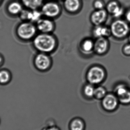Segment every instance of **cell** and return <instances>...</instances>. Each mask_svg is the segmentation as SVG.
I'll list each match as a JSON object with an SVG mask.
<instances>
[{"label": "cell", "mask_w": 130, "mask_h": 130, "mask_svg": "<svg viewBox=\"0 0 130 130\" xmlns=\"http://www.w3.org/2000/svg\"><path fill=\"white\" fill-rule=\"evenodd\" d=\"M57 44L56 38L51 33H40L34 38V46L39 53H52L56 49Z\"/></svg>", "instance_id": "obj_1"}, {"label": "cell", "mask_w": 130, "mask_h": 130, "mask_svg": "<svg viewBox=\"0 0 130 130\" xmlns=\"http://www.w3.org/2000/svg\"><path fill=\"white\" fill-rule=\"evenodd\" d=\"M40 9L43 17L52 20L60 17L62 13L61 5L55 1H47L43 3Z\"/></svg>", "instance_id": "obj_2"}, {"label": "cell", "mask_w": 130, "mask_h": 130, "mask_svg": "<svg viewBox=\"0 0 130 130\" xmlns=\"http://www.w3.org/2000/svg\"><path fill=\"white\" fill-rule=\"evenodd\" d=\"M105 70L101 67L94 66L89 68L86 74L88 83L95 85L102 83L105 79Z\"/></svg>", "instance_id": "obj_3"}, {"label": "cell", "mask_w": 130, "mask_h": 130, "mask_svg": "<svg viewBox=\"0 0 130 130\" xmlns=\"http://www.w3.org/2000/svg\"><path fill=\"white\" fill-rule=\"evenodd\" d=\"M37 31L36 25L29 21H25L20 24L17 29L18 34L20 38L25 40L34 38Z\"/></svg>", "instance_id": "obj_4"}, {"label": "cell", "mask_w": 130, "mask_h": 130, "mask_svg": "<svg viewBox=\"0 0 130 130\" xmlns=\"http://www.w3.org/2000/svg\"><path fill=\"white\" fill-rule=\"evenodd\" d=\"M110 29L111 34L115 37L119 39L125 37L129 31L128 24L122 20H117L113 22Z\"/></svg>", "instance_id": "obj_5"}, {"label": "cell", "mask_w": 130, "mask_h": 130, "mask_svg": "<svg viewBox=\"0 0 130 130\" xmlns=\"http://www.w3.org/2000/svg\"><path fill=\"white\" fill-rule=\"evenodd\" d=\"M34 64L39 71L45 72L48 70L51 67L52 59L48 54L39 53L34 58Z\"/></svg>", "instance_id": "obj_6"}, {"label": "cell", "mask_w": 130, "mask_h": 130, "mask_svg": "<svg viewBox=\"0 0 130 130\" xmlns=\"http://www.w3.org/2000/svg\"><path fill=\"white\" fill-rule=\"evenodd\" d=\"M36 25L37 30L42 33H51L55 27L53 20L45 17L39 20L36 23Z\"/></svg>", "instance_id": "obj_7"}, {"label": "cell", "mask_w": 130, "mask_h": 130, "mask_svg": "<svg viewBox=\"0 0 130 130\" xmlns=\"http://www.w3.org/2000/svg\"><path fill=\"white\" fill-rule=\"evenodd\" d=\"M107 17L108 12L106 9L94 10L91 13L89 19L92 24L95 26L103 25Z\"/></svg>", "instance_id": "obj_8"}, {"label": "cell", "mask_w": 130, "mask_h": 130, "mask_svg": "<svg viewBox=\"0 0 130 130\" xmlns=\"http://www.w3.org/2000/svg\"><path fill=\"white\" fill-rule=\"evenodd\" d=\"M63 5L67 13L70 14H76L82 10L83 2L82 0H64Z\"/></svg>", "instance_id": "obj_9"}, {"label": "cell", "mask_w": 130, "mask_h": 130, "mask_svg": "<svg viewBox=\"0 0 130 130\" xmlns=\"http://www.w3.org/2000/svg\"><path fill=\"white\" fill-rule=\"evenodd\" d=\"M119 102L116 95L112 94H107L102 100V105L105 110L112 111L117 109Z\"/></svg>", "instance_id": "obj_10"}, {"label": "cell", "mask_w": 130, "mask_h": 130, "mask_svg": "<svg viewBox=\"0 0 130 130\" xmlns=\"http://www.w3.org/2000/svg\"><path fill=\"white\" fill-rule=\"evenodd\" d=\"M117 96L119 102L123 104L130 103V90L123 84L118 85L116 88Z\"/></svg>", "instance_id": "obj_11"}, {"label": "cell", "mask_w": 130, "mask_h": 130, "mask_svg": "<svg viewBox=\"0 0 130 130\" xmlns=\"http://www.w3.org/2000/svg\"><path fill=\"white\" fill-rule=\"evenodd\" d=\"M109 42L107 38H97L94 41V52L98 55L105 54L108 50Z\"/></svg>", "instance_id": "obj_12"}, {"label": "cell", "mask_w": 130, "mask_h": 130, "mask_svg": "<svg viewBox=\"0 0 130 130\" xmlns=\"http://www.w3.org/2000/svg\"><path fill=\"white\" fill-rule=\"evenodd\" d=\"M108 13L111 14L115 18H119L123 15V10L119 4L115 1H111L105 6Z\"/></svg>", "instance_id": "obj_13"}, {"label": "cell", "mask_w": 130, "mask_h": 130, "mask_svg": "<svg viewBox=\"0 0 130 130\" xmlns=\"http://www.w3.org/2000/svg\"><path fill=\"white\" fill-rule=\"evenodd\" d=\"M92 34L95 38H107L111 34L110 29L103 25L95 26L92 30Z\"/></svg>", "instance_id": "obj_14"}, {"label": "cell", "mask_w": 130, "mask_h": 130, "mask_svg": "<svg viewBox=\"0 0 130 130\" xmlns=\"http://www.w3.org/2000/svg\"><path fill=\"white\" fill-rule=\"evenodd\" d=\"M44 0H21L23 6L29 10H39L43 4Z\"/></svg>", "instance_id": "obj_15"}, {"label": "cell", "mask_w": 130, "mask_h": 130, "mask_svg": "<svg viewBox=\"0 0 130 130\" xmlns=\"http://www.w3.org/2000/svg\"><path fill=\"white\" fill-rule=\"evenodd\" d=\"M23 9V5L22 3L18 1L11 2L7 7L8 12L14 16L19 15Z\"/></svg>", "instance_id": "obj_16"}, {"label": "cell", "mask_w": 130, "mask_h": 130, "mask_svg": "<svg viewBox=\"0 0 130 130\" xmlns=\"http://www.w3.org/2000/svg\"><path fill=\"white\" fill-rule=\"evenodd\" d=\"M69 127L70 130H85V123L82 118H75L71 120Z\"/></svg>", "instance_id": "obj_17"}, {"label": "cell", "mask_w": 130, "mask_h": 130, "mask_svg": "<svg viewBox=\"0 0 130 130\" xmlns=\"http://www.w3.org/2000/svg\"><path fill=\"white\" fill-rule=\"evenodd\" d=\"M94 41L91 39L84 40L81 44V49L86 53H89L94 51Z\"/></svg>", "instance_id": "obj_18"}, {"label": "cell", "mask_w": 130, "mask_h": 130, "mask_svg": "<svg viewBox=\"0 0 130 130\" xmlns=\"http://www.w3.org/2000/svg\"><path fill=\"white\" fill-rule=\"evenodd\" d=\"M95 88L94 85L88 83L84 86L83 89L84 95L88 98H94Z\"/></svg>", "instance_id": "obj_19"}, {"label": "cell", "mask_w": 130, "mask_h": 130, "mask_svg": "<svg viewBox=\"0 0 130 130\" xmlns=\"http://www.w3.org/2000/svg\"><path fill=\"white\" fill-rule=\"evenodd\" d=\"M107 94V91L104 87L98 86L95 88L94 98L98 100H102Z\"/></svg>", "instance_id": "obj_20"}, {"label": "cell", "mask_w": 130, "mask_h": 130, "mask_svg": "<svg viewBox=\"0 0 130 130\" xmlns=\"http://www.w3.org/2000/svg\"><path fill=\"white\" fill-rule=\"evenodd\" d=\"M43 17L42 14L40 10H30L29 17V21L32 23H36L40 18Z\"/></svg>", "instance_id": "obj_21"}, {"label": "cell", "mask_w": 130, "mask_h": 130, "mask_svg": "<svg viewBox=\"0 0 130 130\" xmlns=\"http://www.w3.org/2000/svg\"><path fill=\"white\" fill-rule=\"evenodd\" d=\"M10 78V73L8 71L2 70L0 71V83L5 84L9 82Z\"/></svg>", "instance_id": "obj_22"}, {"label": "cell", "mask_w": 130, "mask_h": 130, "mask_svg": "<svg viewBox=\"0 0 130 130\" xmlns=\"http://www.w3.org/2000/svg\"><path fill=\"white\" fill-rule=\"evenodd\" d=\"M105 3L103 0H94L92 3V7L94 10L105 9Z\"/></svg>", "instance_id": "obj_23"}, {"label": "cell", "mask_w": 130, "mask_h": 130, "mask_svg": "<svg viewBox=\"0 0 130 130\" xmlns=\"http://www.w3.org/2000/svg\"><path fill=\"white\" fill-rule=\"evenodd\" d=\"M30 10L29 9H23L20 14V18L21 20L26 21H29V17Z\"/></svg>", "instance_id": "obj_24"}, {"label": "cell", "mask_w": 130, "mask_h": 130, "mask_svg": "<svg viewBox=\"0 0 130 130\" xmlns=\"http://www.w3.org/2000/svg\"><path fill=\"white\" fill-rule=\"evenodd\" d=\"M123 52L125 55H130V44H127L124 46Z\"/></svg>", "instance_id": "obj_25"}, {"label": "cell", "mask_w": 130, "mask_h": 130, "mask_svg": "<svg viewBox=\"0 0 130 130\" xmlns=\"http://www.w3.org/2000/svg\"><path fill=\"white\" fill-rule=\"evenodd\" d=\"M42 130H61L59 127L57 126H52L44 128Z\"/></svg>", "instance_id": "obj_26"}, {"label": "cell", "mask_w": 130, "mask_h": 130, "mask_svg": "<svg viewBox=\"0 0 130 130\" xmlns=\"http://www.w3.org/2000/svg\"><path fill=\"white\" fill-rule=\"evenodd\" d=\"M126 18L127 21L130 22V10L128 11L126 13Z\"/></svg>", "instance_id": "obj_27"}, {"label": "cell", "mask_w": 130, "mask_h": 130, "mask_svg": "<svg viewBox=\"0 0 130 130\" xmlns=\"http://www.w3.org/2000/svg\"><path fill=\"white\" fill-rule=\"evenodd\" d=\"M2 62V58L0 56V65L1 64Z\"/></svg>", "instance_id": "obj_28"}, {"label": "cell", "mask_w": 130, "mask_h": 130, "mask_svg": "<svg viewBox=\"0 0 130 130\" xmlns=\"http://www.w3.org/2000/svg\"><path fill=\"white\" fill-rule=\"evenodd\" d=\"M129 42L130 43V35L129 36Z\"/></svg>", "instance_id": "obj_29"}, {"label": "cell", "mask_w": 130, "mask_h": 130, "mask_svg": "<svg viewBox=\"0 0 130 130\" xmlns=\"http://www.w3.org/2000/svg\"><path fill=\"white\" fill-rule=\"evenodd\" d=\"M58 1H64V0H58Z\"/></svg>", "instance_id": "obj_30"}, {"label": "cell", "mask_w": 130, "mask_h": 130, "mask_svg": "<svg viewBox=\"0 0 130 130\" xmlns=\"http://www.w3.org/2000/svg\"><path fill=\"white\" fill-rule=\"evenodd\" d=\"M2 1V0H0V4H1V3Z\"/></svg>", "instance_id": "obj_31"}, {"label": "cell", "mask_w": 130, "mask_h": 130, "mask_svg": "<svg viewBox=\"0 0 130 130\" xmlns=\"http://www.w3.org/2000/svg\"><path fill=\"white\" fill-rule=\"evenodd\" d=\"M46 1H53V0H46Z\"/></svg>", "instance_id": "obj_32"}]
</instances>
